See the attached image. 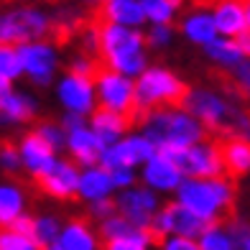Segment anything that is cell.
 <instances>
[{"label": "cell", "instance_id": "6da1fadb", "mask_svg": "<svg viewBox=\"0 0 250 250\" xmlns=\"http://www.w3.org/2000/svg\"><path fill=\"white\" fill-rule=\"evenodd\" d=\"M100 31V62L105 69L115 72L120 77H141L146 72V36L135 28L123 26H97Z\"/></svg>", "mask_w": 250, "mask_h": 250}, {"label": "cell", "instance_id": "7a4b0ae2", "mask_svg": "<svg viewBox=\"0 0 250 250\" xmlns=\"http://www.w3.org/2000/svg\"><path fill=\"white\" fill-rule=\"evenodd\" d=\"M138 125L143 128V138L153 148H187V146L202 143L207 135V130L189 112L168 107L146 112Z\"/></svg>", "mask_w": 250, "mask_h": 250}, {"label": "cell", "instance_id": "3957f363", "mask_svg": "<svg viewBox=\"0 0 250 250\" xmlns=\"http://www.w3.org/2000/svg\"><path fill=\"white\" fill-rule=\"evenodd\" d=\"M179 204L202 222H222L232 209L235 189L230 179H187L179 184Z\"/></svg>", "mask_w": 250, "mask_h": 250}, {"label": "cell", "instance_id": "277c9868", "mask_svg": "<svg viewBox=\"0 0 250 250\" xmlns=\"http://www.w3.org/2000/svg\"><path fill=\"white\" fill-rule=\"evenodd\" d=\"M133 87H135V118H138V123L143 120L146 112L161 110L164 105L181 107L184 97L189 95V87L174 72L161 69V66L146 69Z\"/></svg>", "mask_w": 250, "mask_h": 250}, {"label": "cell", "instance_id": "5b68a950", "mask_svg": "<svg viewBox=\"0 0 250 250\" xmlns=\"http://www.w3.org/2000/svg\"><path fill=\"white\" fill-rule=\"evenodd\" d=\"M156 156H161L164 161H168L181 176L225 179L217 143H197V146H187V148H156Z\"/></svg>", "mask_w": 250, "mask_h": 250}, {"label": "cell", "instance_id": "8992f818", "mask_svg": "<svg viewBox=\"0 0 250 250\" xmlns=\"http://www.w3.org/2000/svg\"><path fill=\"white\" fill-rule=\"evenodd\" d=\"M49 33V16L39 8H16L0 16V43L5 46H23Z\"/></svg>", "mask_w": 250, "mask_h": 250}, {"label": "cell", "instance_id": "52a82bcc", "mask_svg": "<svg viewBox=\"0 0 250 250\" xmlns=\"http://www.w3.org/2000/svg\"><path fill=\"white\" fill-rule=\"evenodd\" d=\"M95 82H97L102 107L125 118L130 125H138V118H135V87L128 77H120L102 66V72L97 74Z\"/></svg>", "mask_w": 250, "mask_h": 250}, {"label": "cell", "instance_id": "ba28073f", "mask_svg": "<svg viewBox=\"0 0 250 250\" xmlns=\"http://www.w3.org/2000/svg\"><path fill=\"white\" fill-rule=\"evenodd\" d=\"M115 209L130 225L141 227V230H148L153 214L158 212V199L151 189H125L115 199Z\"/></svg>", "mask_w": 250, "mask_h": 250}, {"label": "cell", "instance_id": "9c48e42d", "mask_svg": "<svg viewBox=\"0 0 250 250\" xmlns=\"http://www.w3.org/2000/svg\"><path fill=\"white\" fill-rule=\"evenodd\" d=\"M18 59H21V69H26L33 84L46 87L54 77L56 69V51L49 43H23L18 49Z\"/></svg>", "mask_w": 250, "mask_h": 250}, {"label": "cell", "instance_id": "30bf717a", "mask_svg": "<svg viewBox=\"0 0 250 250\" xmlns=\"http://www.w3.org/2000/svg\"><path fill=\"white\" fill-rule=\"evenodd\" d=\"M36 184L41 187V191L56 197V199H69L77 194L79 187V171L72 161H54V166L49 168L46 174L33 176Z\"/></svg>", "mask_w": 250, "mask_h": 250}, {"label": "cell", "instance_id": "8fae6325", "mask_svg": "<svg viewBox=\"0 0 250 250\" xmlns=\"http://www.w3.org/2000/svg\"><path fill=\"white\" fill-rule=\"evenodd\" d=\"M59 100L69 112L84 118L87 112L95 110V87H92L89 79L66 74L62 79V84H59Z\"/></svg>", "mask_w": 250, "mask_h": 250}, {"label": "cell", "instance_id": "7c38bea8", "mask_svg": "<svg viewBox=\"0 0 250 250\" xmlns=\"http://www.w3.org/2000/svg\"><path fill=\"white\" fill-rule=\"evenodd\" d=\"M18 156H21V164H26V168H28L33 176L46 174L49 168L54 166V161H56L54 151L39 138L36 133L23 135V141H21V153H18Z\"/></svg>", "mask_w": 250, "mask_h": 250}, {"label": "cell", "instance_id": "4fadbf2b", "mask_svg": "<svg viewBox=\"0 0 250 250\" xmlns=\"http://www.w3.org/2000/svg\"><path fill=\"white\" fill-rule=\"evenodd\" d=\"M220 146V158L225 168V179L230 176H243L250 171V141L240 138H222Z\"/></svg>", "mask_w": 250, "mask_h": 250}, {"label": "cell", "instance_id": "5bb4252c", "mask_svg": "<svg viewBox=\"0 0 250 250\" xmlns=\"http://www.w3.org/2000/svg\"><path fill=\"white\" fill-rule=\"evenodd\" d=\"M212 23L217 28V36L230 39V36H240L245 31V13H243V3L240 0H220L214 5V16Z\"/></svg>", "mask_w": 250, "mask_h": 250}, {"label": "cell", "instance_id": "9a60e30c", "mask_svg": "<svg viewBox=\"0 0 250 250\" xmlns=\"http://www.w3.org/2000/svg\"><path fill=\"white\" fill-rule=\"evenodd\" d=\"M66 146H69V151H72V156L77 158V161L82 164V166H89V168L100 161V153L105 151V146L97 141V135L92 130H87V128L69 130Z\"/></svg>", "mask_w": 250, "mask_h": 250}, {"label": "cell", "instance_id": "2e32d148", "mask_svg": "<svg viewBox=\"0 0 250 250\" xmlns=\"http://www.w3.org/2000/svg\"><path fill=\"white\" fill-rule=\"evenodd\" d=\"M56 245L62 250H100L97 235L84 220H72V222L62 225Z\"/></svg>", "mask_w": 250, "mask_h": 250}, {"label": "cell", "instance_id": "e0dca14e", "mask_svg": "<svg viewBox=\"0 0 250 250\" xmlns=\"http://www.w3.org/2000/svg\"><path fill=\"white\" fill-rule=\"evenodd\" d=\"M128 128H130V123L120 115H115V112H110L105 107L92 110V133L97 135V141L105 146V148L107 146H115L120 141V135Z\"/></svg>", "mask_w": 250, "mask_h": 250}, {"label": "cell", "instance_id": "ac0fdd59", "mask_svg": "<svg viewBox=\"0 0 250 250\" xmlns=\"http://www.w3.org/2000/svg\"><path fill=\"white\" fill-rule=\"evenodd\" d=\"M143 181L153 189L171 191V189H179L184 176H181L168 161H164L161 156H153L151 161H146V166H143Z\"/></svg>", "mask_w": 250, "mask_h": 250}, {"label": "cell", "instance_id": "d6986e66", "mask_svg": "<svg viewBox=\"0 0 250 250\" xmlns=\"http://www.w3.org/2000/svg\"><path fill=\"white\" fill-rule=\"evenodd\" d=\"M79 197L87 202H100L107 199L112 191V181H110V171H105L102 166H92L84 174H79Z\"/></svg>", "mask_w": 250, "mask_h": 250}, {"label": "cell", "instance_id": "ffe728a7", "mask_svg": "<svg viewBox=\"0 0 250 250\" xmlns=\"http://www.w3.org/2000/svg\"><path fill=\"white\" fill-rule=\"evenodd\" d=\"M199 250H237L235 237L230 235L225 222H212L204 227V232L197 237Z\"/></svg>", "mask_w": 250, "mask_h": 250}, {"label": "cell", "instance_id": "44dd1931", "mask_svg": "<svg viewBox=\"0 0 250 250\" xmlns=\"http://www.w3.org/2000/svg\"><path fill=\"white\" fill-rule=\"evenodd\" d=\"M181 31H184L191 41L202 43V46H207V43H212L214 39H217V28H214L209 13H194V16L184 18Z\"/></svg>", "mask_w": 250, "mask_h": 250}, {"label": "cell", "instance_id": "7402d4cb", "mask_svg": "<svg viewBox=\"0 0 250 250\" xmlns=\"http://www.w3.org/2000/svg\"><path fill=\"white\" fill-rule=\"evenodd\" d=\"M23 214V194L18 187H0V227H8L16 217Z\"/></svg>", "mask_w": 250, "mask_h": 250}, {"label": "cell", "instance_id": "603a6c76", "mask_svg": "<svg viewBox=\"0 0 250 250\" xmlns=\"http://www.w3.org/2000/svg\"><path fill=\"white\" fill-rule=\"evenodd\" d=\"M36 112V105L33 100L26 95H18V92H10L5 100H0V115H5L8 120H16V123H26L33 118Z\"/></svg>", "mask_w": 250, "mask_h": 250}, {"label": "cell", "instance_id": "cb8c5ba5", "mask_svg": "<svg viewBox=\"0 0 250 250\" xmlns=\"http://www.w3.org/2000/svg\"><path fill=\"white\" fill-rule=\"evenodd\" d=\"M204 49H207V54H209L217 64H222L227 72L243 62V54H240V49H237V43H235L232 39H220V36H217L212 43H207Z\"/></svg>", "mask_w": 250, "mask_h": 250}, {"label": "cell", "instance_id": "d4e9b609", "mask_svg": "<svg viewBox=\"0 0 250 250\" xmlns=\"http://www.w3.org/2000/svg\"><path fill=\"white\" fill-rule=\"evenodd\" d=\"M59 232H62V222L51 217V214H43V217L33 220V240L41 250L51 248L56 240H59Z\"/></svg>", "mask_w": 250, "mask_h": 250}, {"label": "cell", "instance_id": "484cf974", "mask_svg": "<svg viewBox=\"0 0 250 250\" xmlns=\"http://www.w3.org/2000/svg\"><path fill=\"white\" fill-rule=\"evenodd\" d=\"M138 5L143 10L146 18H151L156 26H168L174 16V8L166 3V0H138Z\"/></svg>", "mask_w": 250, "mask_h": 250}, {"label": "cell", "instance_id": "4316f807", "mask_svg": "<svg viewBox=\"0 0 250 250\" xmlns=\"http://www.w3.org/2000/svg\"><path fill=\"white\" fill-rule=\"evenodd\" d=\"M123 146H125V151H128L133 166L135 164H146V161H151V158L156 156V148L143 138V135H130V138L123 141Z\"/></svg>", "mask_w": 250, "mask_h": 250}, {"label": "cell", "instance_id": "83f0119b", "mask_svg": "<svg viewBox=\"0 0 250 250\" xmlns=\"http://www.w3.org/2000/svg\"><path fill=\"white\" fill-rule=\"evenodd\" d=\"M21 59H18V49L16 46H5V43H0V77L3 79H16L21 77Z\"/></svg>", "mask_w": 250, "mask_h": 250}, {"label": "cell", "instance_id": "f1b7e54d", "mask_svg": "<svg viewBox=\"0 0 250 250\" xmlns=\"http://www.w3.org/2000/svg\"><path fill=\"white\" fill-rule=\"evenodd\" d=\"M33 133H36L39 138H41L43 143H46L54 153L59 151V148H64V143H66V138H64L62 128H59V125H54V123H41V125H39V128L33 130Z\"/></svg>", "mask_w": 250, "mask_h": 250}, {"label": "cell", "instance_id": "f546056e", "mask_svg": "<svg viewBox=\"0 0 250 250\" xmlns=\"http://www.w3.org/2000/svg\"><path fill=\"white\" fill-rule=\"evenodd\" d=\"M0 250H41V248L36 245L33 237L3 230V232H0Z\"/></svg>", "mask_w": 250, "mask_h": 250}, {"label": "cell", "instance_id": "4dcf8cb0", "mask_svg": "<svg viewBox=\"0 0 250 250\" xmlns=\"http://www.w3.org/2000/svg\"><path fill=\"white\" fill-rule=\"evenodd\" d=\"M0 168L5 174H21V156L10 141H0Z\"/></svg>", "mask_w": 250, "mask_h": 250}, {"label": "cell", "instance_id": "1f68e13d", "mask_svg": "<svg viewBox=\"0 0 250 250\" xmlns=\"http://www.w3.org/2000/svg\"><path fill=\"white\" fill-rule=\"evenodd\" d=\"M89 214H92L95 220H107V217H112V214H118V209H115V199H100V202H92L89 204Z\"/></svg>", "mask_w": 250, "mask_h": 250}, {"label": "cell", "instance_id": "d6a6232c", "mask_svg": "<svg viewBox=\"0 0 250 250\" xmlns=\"http://www.w3.org/2000/svg\"><path fill=\"white\" fill-rule=\"evenodd\" d=\"M158 245H161V250H199L197 240H189V237H176V235L164 237Z\"/></svg>", "mask_w": 250, "mask_h": 250}, {"label": "cell", "instance_id": "836d02e7", "mask_svg": "<svg viewBox=\"0 0 250 250\" xmlns=\"http://www.w3.org/2000/svg\"><path fill=\"white\" fill-rule=\"evenodd\" d=\"M171 36H174V31H171V26H153L151 28V33H148V41L151 46H156V49H161V46H166L168 41H171Z\"/></svg>", "mask_w": 250, "mask_h": 250}, {"label": "cell", "instance_id": "e575fe53", "mask_svg": "<svg viewBox=\"0 0 250 250\" xmlns=\"http://www.w3.org/2000/svg\"><path fill=\"white\" fill-rule=\"evenodd\" d=\"M110 181H112V189H128L133 187V171L130 168H115V171H110Z\"/></svg>", "mask_w": 250, "mask_h": 250}, {"label": "cell", "instance_id": "d590c367", "mask_svg": "<svg viewBox=\"0 0 250 250\" xmlns=\"http://www.w3.org/2000/svg\"><path fill=\"white\" fill-rule=\"evenodd\" d=\"M5 230L18 232V235H26V237H33V217H28V214H21V217H16L13 222L5 227Z\"/></svg>", "mask_w": 250, "mask_h": 250}, {"label": "cell", "instance_id": "8d00e7d4", "mask_svg": "<svg viewBox=\"0 0 250 250\" xmlns=\"http://www.w3.org/2000/svg\"><path fill=\"white\" fill-rule=\"evenodd\" d=\"M151 245H146L141 240H107L102 250H148Z\"/></svg>", "mask_w": 250, "mask_h": 250}, {"label": "cell", "instance_id": "74e56055", "mask_svg": "<svg viewBox=\"0 0 250 250\" xmlns=\"http://www.w3.org/2000/svg\"><path fill=\"white\" fill-rule=\"evenodd\" d=\"M235 43H237V49H240L243 59H250V31L248 28L240 33V36H235Z\"/></svg>", "mask_w": 250, "mask_h": 250}, {"label": "cell", "instance_id": "f35d334b", "mask_svg": "<svg viewBox=\"0 0 250 250\" xmlns=\"http://www.w3.org/2000/svg\"><path fill=\"white\" fill-rule=\"evenodd\" d=\"M64 125L69 130H74V128H84V118L82 115H74V112H69V115L64 118Z\"/></svg>", "mask_w": 250, "mask_h": 250}, {"label": "cell", "instance_id": "ab89813d", "mask_svg": "<svg viewBox=\"0 0 250 250\" xmlns=\"http://www.w3.org/2000/svg\"><path fill=\"white\" fill-rule=\"evenodd\" d=\"M10 92H13V89H10V82H8V79H3V77H0V100H5Z\"/></svg>", "mask_w": 250, "mask_h": 250}, {"label": "cell", "instance_id": "60d3db41", "mask_svg": "<svg viewBox=\"0 0 250 250\" xmlns=\"http://www.w3.org/2000/svg\"><path fill=\"white\" fill-rule=\"evenodd\" d=\"M243 13H245V28L250 31V0H245V5H243Z\"/></svg>", "mask_w": 250, "mask_h": 250}, {"label": "cell", "instance_id": "b9f144b4", "mask_svg": "<svg viewBox=\"0 0 250 250\" xmlns=\"http://www.w3.org/2000/svg\"><path fill=\"white\" fill-rule=\"evenodd\" d=\"M3 3H13V0H0V5H3Z\"/></svg>", "mask_w": 250, "mask_h": 250}]
</instances>
